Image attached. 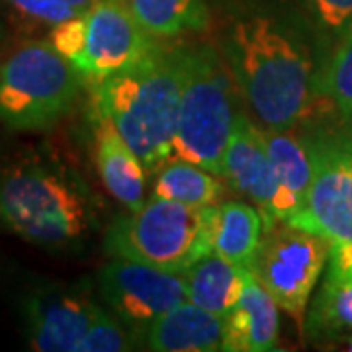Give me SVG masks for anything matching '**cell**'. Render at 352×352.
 Returning <instances> with one entry per match:
<instances>
[{
    "mask_svg": "<svg viewBox=\"0 0 352 352\" xmlns=\"http://www.w3.org/2000/svg\"><path fill=\"white\" fill-rule=\"evenodd\" d=\"M314 178L302 212L289 223L327 241L329 261L352 263V131L309 139Z\"/></svg>",
    "mask_w": 352,
    "mask_h": 352,
    "instance_id": "cell-7",
    "label": "cell"
},
{
    "mask_svg": "<svg viewBox=\"0 0 352 352\" xmlns=\"http://www.w3.org/2000/svg\"><path fill=\"white\" fill-rule=\"evenodd\" d=\"M102 307L80 288H45L25 302L30 346L38 352H76Z\"/></svg>",
    "mask_w": 352,
    "mask_h": 352,
    "instance_id": "cell-12",
    "label": "cell"
},
{
    "mask_svg": "<svg viewBox=\"0 0 352 352\" xmlns=\"http://www.w3.org/2000/svg\"><path fill=\"white\" fill-rule=\"evenodd\" d=\"M263 215L243 201H227L214 208L212 252L237 266H251L263 239Z\"/></svg>",
    "mask_w": 352,
    "mask_h": 352,
    "instance_id": "cell-19",
    "label": "cell"
},
{
    "mask_svg": "<svg viewBox=\"0 0 352 352\" xmlns=\"http://www.w3.org/2000/svg\"><path fill=\"white\" fill-rule=\"evenodd\" d=\"M182 274L188 302L210 314L226 317L239 302L251 270L210 252Z\"/></svg>",
    "mask_w": 352,
    "mask_h": 352,
    "instance_id": "cell-16",
    "label": "cell"
},
{
    "mask_svg": "<svg viewBox=\"0 0 352 352\" xmlns=\"http://www.w3.org/2000/svg\"><path fill=\"white\" fill-rule=\"evenodd\" d=\"M307 6L329 32L342 36L352 25V0H307Z\"/></svg>",
    "mask_w": 352,
    "mask_h": 352,
    "instance_id": "cell-24",
    "label": "cell"
},
{
    "mask_svg": "<svg viewBox=\"0 0 352 352\" xmlns=\"http://www.w3.org/2000/svg\"><path fill=\"white\" fill-rule=\"evenodd\" d=\"M221 192L223 188L217 182L214 173H210L204 166L188 161H178V159H173L161 166L153 186L155 196L192 208L215 206Z\"/></svg>",
    "mask_w": 352,
    "mask_h": 352,
    "instance_id": "cell-21",
    "label": "cell"
},
{
    "mask_svg": "<svg viewBox=\"0 0 352 352\" xmlns=\"http://www.w3.org/2000/svg\"><path fill=\"white\" fill-rule=\"evenodd\" d=\"M305 329L311 340H337L352 333V263L329 261Z\"/></svg>",
    "mask_w": 352,
    "mask_h": 352,
    "instance_id": "cell-18",
    "label": "cell"
},
{
    "mask_svg": "<svg viewBox=\"0 0 352 352\" xmlns=\"http://www.w3.org/2000/svg\"><path fill=\"white\" fill-rule=\"evenodd\" d=\"M90 201L71 173L24 161L0 176V223L32 245L63 249L90 229Z\"/></svg>",
    "mask_w": 352,
    "mask_h": 352,
    "instance_id": "cell-3",
    "label": "cell"
},
{
    "mask_svg": "<svg viewBox=\"0 0 352 352\" xmlns=\"http://www.w3.org/2000/svg\"><path fill=\"white\" fill-rule=\"evenodd\" d=\"M155 45L157 39L122 0H94L82 14L80 50L71 63L82 78L100 82L138 63Z\"/></svg>",
    "mask_w": 352,
    "mask_h": 352,
    "instance_id": "cell-9",
    "label": "cell"
},
{
    "mask_svg": "<svg viewBox=\"0 0 352 352\" xmlns=\"http://www.w3.org/2000/svg\"><path fill=\"white\" fill-rule=\"evenodd\" d=\"M155 39H173L208 25L204 0H122Z\"/></svg>",
    "mask_w": 352,
    "mask_h": 352,
    "instance_id": "cell-20",
    "label": "cell"
},
{
    "mask_svg": "<svg viewBox=\"0 0 352 352\" xmlns=\"http://www.w3.org/2000/svg\"><path fill=\"white\" fill-rule=\"evenodd\" d=\"M278 303L252 276L247 278L239 302L223 317V352H268L276 351Z\"/></svg>",
    "mask_w": 352,
    "mask_h": 352,
    "instance_id": "cell-13",
    "label": "cell"
},
{
    "mask_svg": "<svg viewBox=\"0 0 352 352\" xmlns=\"http://www.w3.org/2000/svg\"><path fill=\"white\" fill-rule=\"evenodd\" d=\"M82 75L51 41H32L0 65V120L16 131L55 126L75 106Z\"/></svg>",
    "mask_w": 352,
    "mask_h": 352,
    "instance_id": "cell-6",
    "label": "cell"
},
{
    "mask_svg": "<svg viewBox=\"0 0 352 352\" xmlns=\"http://www.w3.org/2000/svg\"><path fill=\"white\" fill-rule=\"evenodd\" d=\"M65 4H69V6H75L78 10H87L88 6L94 2V0H61Z\"/></svg>",
    "mask_w": 352,
    "mask_h": 352,
    "instance_id": "cell-26",
    "label": "cell"
},
{
    "mask_svg": "<svg viewBox=\"0 0 352 352\" xmlns=\"http://www.w3.org/2000/svg\"><path fill=\"white\" fill-rule=\"evenodd\" d=\"M346 122H351V124H352V116H351V118H349V120H346Z\"/></svg>",
    "mask_w": 352,
    "mask_h": 352,
    "instance_id": "cell-28",
    "label": "cell"
},
{
    "mask_svg": "<svg viewBox=\"0 0 352 352\" xmlns=\"http://www.w3.org/2000/svg\"><path fill=\"white\" fill-rule=\"evenodd\" d=\"M329 252L331 247L321 235L280 221L263 231L249 270L278 307L300 321L321 272L327 268Z\"/></svg>",
    "mask_w": 352,
    "mask_h": 352,
    "instance_id": "cell-8",
    "label": "cell"
},
{
    "mask_svg": "<svg viewBox=\"0 0 352 352\" xmlns=\"http://www.w3.org/2000/svg\"><path fill=\"white\" fill-rule=\"evenodd\" d=\"M14 8H18L25 16H32L36 20H43L50 24H59L63 20L80 16L85 10H78L75 6H69L61 0H6Z\"/></svg>",
    "mask_w": 352,
    "mask_h": 352,
    "instance_id": "cell-25",
    "label": "cell"
},
{
    "mask_svg": "<svg viewBox=\"0 0 352 352\" xmlns=\"http://www.w3.org/2000/svg\"><path fill=\"white\" fill-rule=\"evenodd\" d=\"M223 325V317L186 300L153 321L143 335V344L155 352L221 351Z\"/></svg>",
    "mask_w": 352,
    "mask_h": 352,
    "instance_id": "cell-14",
    "label": "cell"
},
{
    "mask_svg": "<svg viewBox=\"0 0 352 352\" xmlns=\"http://www.w3.org/2000/svg\"><path fill=\"white\" fill-rule=\"evenodd\" d=\"M96 164L106 190L129 212L145 204V164L104 118H96Z\"/></svg>",
    "mask_w": 352,
    "mask_h": 352,
    "instance_id": "cell-15",
    "label": "cell"
},
{
    "mask_svg": "<svg viewBox=\"0 0 352 352\" xmlns=\"http://www.w3.org/2000/svg\"><path fill=\"white\" fill-rule=\"evenodd\" d=\"M138 335L127 327L126 323L102 309L98 317L92 321L85 339L80 340L76 352H124L133 351Z\"/></svg>",
    "mask_w": 352,
    "mask_h": 352,
    "instance_id": "cell-23",
    "label": "cell"
},
{
    "mask_svg": "<svg viewBox=\"0 0 352 352\" xmlns=\"http://www.w3.org/2000/svg\"><path fill=\"white\" fill-rule=\"evenodd\" d=\"M258 138L276 170L282 188L294 206V215L300 214L314 178V153L309 139H303L292 129L268 127H258Z\"/></svg>",
    "mask_w": 352,
    "mask_h": 352,
    "instance_id": "cell-17",
    "label": "cell"
},
{
    "mask_svg": "<svg viewBox=\"0 0 352 352\" xmlns=\"http://www.w3.org/2000/svg\"><path fill=\"white\" fill-rule=\"evenodd\" d=\"M226 180L241 194H245L263 215L264 229L280 221H289L294 206L284 192L276 170L258 138V127L247 113H239L223 161Z\"/></svg>",
    "mask_w": 352,
    "mask_h": 352,
    "instance_id": "cell-11",
    "label": "cell"
},
{
    "mask_svg": "<svg viewBox=\"0 0 352 352\" xmlns=\"http://www.w3.org/2000/svg\"><path fill=\"white\" fill-rule=\"evenodd\" d=\"M98 289L104 303L141 337V342L157 317L186 302L184 274L118 256L102 266Z\"/></svg>",
    "mask_w": 352,
    "mask_h": 352,
    "instance_id": "cell-10",
    "label": "cell"
},
{
    "mask_svg": "<svg viewBox=\"0 0 352 352\" xmlns=\"http://www.w3.org/2000/svg\"><path fill=\"white\" fill-rule=\"evenodd\" d=\"M214 208H192L153 194L139 210L108 227L104 251L182 274L212 252Z\"/></svg>",
    "mask_w": 352,
    "mask_h": 352,
    "instance_id": "cell-5",
    "label": "cell"
},
{
    "mask_svg": "<svg viewBox=\"0 0 352 352\" xmlns=\"http://www.w3.org/2000/svg\"><path fill=\"white\" fill-rule=\"evenodd\" d=\"M346 344H349L346 349H349V351H352V335H351V337H349V339H346Z\"/></svg>",
    "mask_w": 352,
    "mask_h": 352,
    "instance_id": "cell-27",
    "label": "cell"
},
{
    "mask_svg": "<svg viewBox=\"0 0 352 352\" xmlns=\"http://www.w3.org/2000/svg\"><path fill=\"white\" fill-rule=\"evenodd\" d=\"M317 92L323 94L337 112L349 120L352 116V25L340 36L329 63L317 80Z\"/></svg>",
    "mask_w": 352,
    "mask_h": 352,
    "instance_id": "cell-22",
    "label": "cell"
},
{
    "mask_svg": "<svg viewBox=\"0 0 352 352\" xmlns=\"http://www.w3.org/2000/svg\"><path fill=\"white\" fill-rule=\"evenodd\" d=\"M188 47L155 45L138 63L94 82L96 118L112 124L149 170L170 161Z\"/></svg>",
    "mask_w": 352,
    "mask_h": 352,
    "instance_id": "cell-2",
    "label": "cell"
},
{
    "mask_svg": "<svg viewBox=\"0 0 352 352\" xmlns=\"http://www.w3.org/2000/svg\"><path fill=\"white\" fill-rule=\"evenodd\" d=\"M241 94L268 129H294L309 113L317 92L314 59L292 30L270 16L233 22L223 43Z\"/></svg>",
    "mask_w": 352,
    "mask_h": 352,
    "instance_id": "cell-1",
    "label": "cell"
},
{
    "mask_svg": "<svg viewBox=\"0 0 352 352\" xmlns=\"http://www.w3.org/2000/svg\"><path fill=\"white\" fill-rule=\"evenodd\" d=\"M237 118L233 73L227 61L210 45L188 47L170 161H188L221 175Z\"/></svg>",
    "mask_w": 352,
    "mask_h": 352,
    "instance_id": "cell-4",
    "label": "cell"
}]
</instances>
